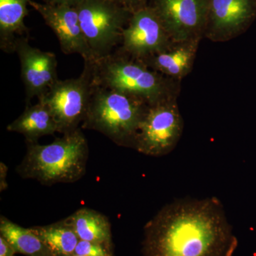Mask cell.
Listing matches in <instances>:
<instances>
[{"mask_svg": "<svg viewBox=\"0 0 256 256\" xmlns=\"http://www.w3.org/2000/svg\"><path fill=\"white\" fill-rule=\"evenodd\" d=\"M191 54L184 48L170 53H158L152 62L156 68L171 75H180L188 68Z\"/></svg>", "mask_w": 256, "mask_h": 256, "instance_id": "ac0fdd59", "label": "cell"}, {"mask_svg": "<svg viewBox=\"0 0 256 256\" xmlns=\"http://www.w3.org/2000/svg\"><path fill=\"white\" fill-rule=\"evenodd\" d=\"M94 88L92 62H85L80 76L64 80L58 79L38 99L50 108L58 126V132L66 134L78 129L85 118Z\"/></svg>", "mask_w": 256, "mask_h": 256, "instance_id": "8992f818", "label": "cell"}, {"mask_svg": "<svg viewBox=\"0 0 256 256\" xmlns=\"http://www.w3.org/2000/svg\"><path fill=\"white\" fill-rule=\"evenodd\" d=\"M70 256H82L75 255V254H74V255H72Z\"/></svg>", "mask_w": 256, "mask_h": 256, "instance_id": "cb8c5ba5", "label": "cell"}, {"mask_svg": "<svg viewBox=\"0 0 256 256\" xmlns=\"http://www.w3.org/2000/svg\"><path fill=\"white\" fill-rule=\"evenodd\" d=\"M30 228L56 256L74 255L80 240L66 220L50 225Z\"/></svg>", "mask_w": 256, "mask_h": 256, "instance_id": "2e32d148", "label": "cell"}, {"mask_svg": "<svg viewBox=\"0 0 256 256\" xmlns=\"http://www.w3.org/2000/svg\"><path fill=\"white\" fill-rule=\"evenodd\" d=\"M82 0H43L44 3L53 5H65V6L76 8L82 2Z\"/></svg>", "mask_w": 256, "mask_h": 256, "instance_id": "44dd1931", "label": "cell"}, {"mask_svg": "<svg viewBox=\"0 0 256 256\" xmlns=\"http://www.w3.org/2000/svg\"><path fill=\"white\" fill-rule=\"evenodd\" d=\"M74 254L82 256H112L110 246L84 240H79Z\"/></svg>", "mask_w": 256, "mask_h": 256, "instance_id": "d6986e66", "label": "cell"}, {"mask_svg": "<svg viewBox=\"0 0 256 256\" xmlns=\"http://www.w3.org/2000/svg\"><path fill=\"white\" fill-rule=\"evenodd\" d=\"M111 1L114 2L116 4L128 10V6H129L130 5L136 4V3L140 2L142 1V0H111Z\"/></svg>", "mask_w": 256, "mask_h": 256, "instance_id": "7402d4cb", "label": "cell"}, {"mask_svg": "<svg viewBox=\"0 0 256 256\" xmlns=\"http://www.w3.org/2000/svg\"><path fill=\"white\" fill-rule=\"evenodd\" d=\"M80 240L111 246L110 224L107 217L90 208H82L66 218Z\"/></svg>", "mask_w": 256, "mask_h": 256, "instance_id": "5bb4252c", "label": "cell"}, {"mask_svg": "<svg viewBox=\"0 0 256 256\" xmlns=\"http://www.w3.org/2000/svg\"><path fill=\"white\" fill-rule=\"evenodd\" d=\"M238 246L223 205L216 197L178 200L144 227V256H233Z\"/></svg>", "mask_w": 256, "mask_h": 256, "instance_id": "6da1fadb", "label": "cell"}, {"mask_svg": "<svg viewBox=\"0 0 256 256\" xmlns=\"http://www.w3.org/2000/svg\"><path fill=\"white\" fill-rule=\"evenodd\" d=\"M16 252L12 246L0 236V256H14Z\"/></svg>", "mask_w": 256, "mask_h": 256, "instance_id": "ffe728a7", "label": "cell"}, {"mask_svg": "<svg viewBox=\"0 0 256 256\" xmlns=\"http://www.w3.org/2000/svg\"><path fill=\"white\" fill-rule=\"evenodd\" d=\"M31 0H0V48L6 53L14 52L20 37L28 36L24 18Z\"/></svg>", "mask_w": 256, "mask_h": 256, "instance_id": "7c38bea8", "label": "cell"}, {"mask_svg": "<svg viewBox=\"0 0 256 256\" xmlns=\"http://www.w3.org/2000/svg\"><path fill=\"white\" fill-rule=\"evenodd\" d=\"M166 32L152 8H140L132 13L122 31V48L136 58H146L164 48Z\"/></svg>", "mask_w": 256, "mask_h": 256, "instance_id": "30bf717a", "label": "cell"}, {"mask_svg": "<svg viewBox=\"0 0 256 256\" xmlns=\"http://www.w3.org/2000/svg\"><path fill=\"white\" fill-rule=\"evenodd\" d=\"M249 11L248 0H212L214 22L220 30H230L242 24Z\"/></svg>", "mask_w": 256, "mask_h": 256, "instance_id": "e0dca14e", "label": "cell"}, {"mask_svg": "<svg viewBox=\"0 0 256 256\" xmlns=\"http://www.w3.org/2000/svg\"><path fill=\"white\" fill-rule=\"evenodd\" d=\"M30 5L41 14L45 23L54 32L64 54H78L85 62L96 60L80 28L76 8L36 2L33 0L30 2Z\"/></svg>", "mask_w": 256, "mask_h": 256, "instance_id": "9c48e42d", "label": "cell"}, {"mask_svg": "<svg viewBox=\"0 0 256 256\" xmlns=\"http://www.w3.org/2000/svg\"><path fill=\"white\" fill-rule=\"evenodd\" d=\"M6 130L22 134L26 142H37L40 138L58 132V126L48 106L38 100L35 105L26 106L23 114L8 124Z\"/></svg>", "mask_w": 256, "mask_h": 256, "instance_id": "4fadbf2b", "label": "cell"}, {"mask_svg": "<svg viewBox=\"0 0 256 256\" xmlns=\"http://www.w3.org/2000/svg\"><path fill=\"white\" fill-rule=\"evenodd\" d=\"M14 52L21 64V77L25 87L26 106L34 97H43L58 80L57 60L54 54L32 46L26 36L20 37Z\"/></svg>", "mask_w": 256, "mask_h": 256, "instance_id": "ba28073f", "label": "cell"}, {"mask_svg": "<svg viewBox=\"0 0 256 256\" xmlns=\"http://www.w3.org/2000/svg\"><path fill=\"white\" fill-rule=\"evenodd\" d=\"M182 130L181 117L174 106L164 102L149 106L132 148L146 156H166L174 150Z\"/></svg>", "mask_w": 256, "mask_h": 256, "instance_id": "52a82bcc", "label": "cell"}, {"mask_svg": "<svg viewBox=\"0 0 256 256\" xmlns=\"http://www.w3.org/2000/svg\"><path fill=\"white\" fill-rule=\"evenodd\" d=\"M6 171H8V168L5 166V164L1 163V191L2 190H4V188H6V186H5V184H6V181H5V178H6Z\"/></svg>", "mask_w": 256, "mask_h": 256, "instance_id": "603a6c76", "label": "cell"}, {"mask_svg": "<svg viewBox=\"0 0 256 256\" xmlns=\"http://www.w3.org/2000/svg\"><path fill=\"white\" fill-rule=\"evenodd\" d=\"M0 235L14 248L15 252L28 256H56L31 228H25L1 216Z\"/></svg>", "mask_w": 256, "mask_h": 256, "instance_id": "9a60e30c", "label": "cell"}, {"mask_svg": "<svg viewBox=\"0 0 256 256\" xmlns=\"http://www.w3.org/2000/svg\"><path fill=\"white\" fill-rule=\"evenodd\" d=\"M142 99L94 84L84 129L102 133L118 146L133 148L148 106Z\"/></svg>", "mask_w": 256, "mask_h": 256, "instance_id": "3957f363", "label": "cell"}, {"mask_svg": "<svg viewBox=\"0 0 256 256\" xmlns=\"http://www.w3.org/2000/svg\"><path fill=\"white\" fill-rule=\"evenodd\" d=\"M76 8L80 28L96 60L112 54L122 41L129 10L111 0H82Z\"/></svg>", "mask_w": 256, "mask_h": 256, "instance_id": "5b68a950", "label": "cell"}, {"mask_svg": "<svg viewBox=\"0 0 256 256\" xmlns=\"http://www.w3.org/2000/svg\"><path fill=\"white\" fill-rule=\"evenodd\" d=\"M152 9L165 30L180 40L200 26L204 14L202 0H156Z\"/></svg>", "mask_w": 256, "mask_h": 256, "instance_id": "8fae6325", "label": "cell"}, {"mask_svg": "<svg viewBox=\"0 0 256 256\" xmlns=\"http://www.w3.org/2000/svg\"><path fill=\"white\" fill-rule=\"evenodd\" d=\"M88 144L80 128L48 144L28 142V151L18 168L22 178L45 185L73 183L84 176Z\"/></svg>", "mask_w": 256, "mask_h": 256, "instance_id": "7a4b0ae2", "label": "cell"}, {"mask_svg": "<svg viewBox=\"0 0 256 256\" xmlns=\"http://www.w3.org/2000/svg\"><path fill=\"white\" fill-rule=\"evenodd\" d=\"M92 68L96 86L136 96L149 106L162 102L164 86L161 79L141 64L112 53L94 60Z\"/></svg>", "mask_w": 256, "mask_h": 256, "instance_id": "277c9868", "label": "cell"}]
</instances>
